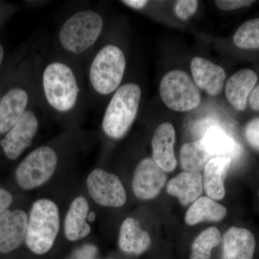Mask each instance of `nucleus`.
<instances>
[{"mask_svg":"<svg viewBox=\"0 0 259 259\" xmlns=\"http://www.w3.org/2000/svg\"><path fill=\"white\" fill-rule=\"evenodd\" d=\"M28 95L20 88L9 90L0 100V134L8 133L26 111Z\"/></svg>","mask_w":259,"mask_h":259,"instance_id":"15","label":"nucleus"},{"mask_svg":"<svg viewBox=\"0 0 259 259\" xmlns=\"http://www.w3.org/2000/svg\"><path fill=\"white\" fill-rule=\"evenodd\" d=\"M122 3L131 7V8H134V9L139 10L141 8H144L148 1H144V0H126V1H122Z\"/></svg>","mask_w":259,"mask_h":259,"instance_id":"32","label":"nucleus"},{"mask_svg":"<svg viewBox=\"0 0 259 259\" xmlns=\"http://www.w3.org/2000/svg\"><path fill=\"white\" fill-rule=\"evenodd\" d=\"M119 246L128 254L140 255L151 245V237L143 230L141 223L134 218H128L120 227Z\"/></svg>","mask_w":259,"mask_h":259,"instance_id":"20","label":"nucleus"},{"mask_svg":"<svg viewBox=\"0 0 259 259\" xmlns=\"http://www.w3.org/2000/svg\"><path fill=\"white\" fill-rule=\"evenodd\" d=\"M191 71L199 89L211 96L221 93L226 78L222 67L203 58L194 57L191 61Z\"/></svg>","mask_w":259,"mask_h":259,"instance_id":"12","label":"nucleus"},{"mask_svg":"<svg viewBox=\"0 0 259 259\" xmlns=\"http://www.w3.org/2000/svg\"><path fill=\"white\" fill-rule=\"evenodd\" d=\"M203 190L200 173L184 171L171 179L167 184L166 191L175 196L184 206L188 205L199 198Z\"/></svg>","mask_w":259,"mask_h":259,"instance_id":"18","label":"nucleus"},{"mask_svg":"<svg viewBox=\"0 0 259 259\" xmlns=\"http://www.w3.org/2000/svg\"><path fill=\"white\" fill-rule=\"evenodd\" d=\"M97 253L96 247L93 245H85L75 252L71 259H95Z\"/></svg>","mask_w":259,"mask_h":259,"instance_id":"29","label":"nucleus"},{"mask_svg":"<svg viewBox=\"0 0 259 259\" xmlns=\"http://www.w3.org/2000/svg\"><path fill=\"white\" fill-rule=\"evenodd\" d=\"M237 47L243 49H259V18L245 22L233 36Z\"/></svg>","mask_w":259,"mask_h":259,"instance_id":"25","label":"nucleus"},{"mask_svg":"<svg viewBox=\"0 0 259 259\" xmlns=\"http://www.w3.org/2000/svg\"><path fill=\"white\" fill-rule=\"evenodd\" d=\"M13 202V196L8 191L0 189V217L6 211Z\"/></svg>","mask_w":259,"mask_h":259,"instance_id":"30","label":"nucleus"},{"mask_svg":"<svg viewBox=\"0 0 259 259\" xmlns=\"http://www.w3.org/2000/svg\"><path fill=\"white\" fill-rule=\"evenodd\" d=\"M125 66V56L120 49L113 45L102 48L90 68V80L94 89L101 95L113 93L120 86Z\"/></svg>","mask_w":259,"mask_h":259,"instance_id":"5","label":"nucleus"},{"mask_svg":"<svg viewBox=\"0 0 259 259\" xmlns=\"http://www.w3.org/2000/svg\"><path fill=\"white\" fill-rule=\"evenodd\" d=\"M250 105L253 110L259 111V85L253 90L250 97Z\"/></svg>","mask_w":259,"mask_h":259,"instance_id":"31","label":"nucleus"},{"mask_svg":"<svg viewBox=\"0 0 259 259\" xmlns=\"http://www.w3.org/2000/svg\"><path fill=\"white\" fill-rule=\"evenodd\" d=\"M55 151L42 146L28 154L19 164L15 171L17 183L25 190L40 187L52 177L57 166Z\"/></svg>","mask_w":259,"mask_h":259,"instance_id":"7","label":"nucleus"},{"mask_svg":"<svg viewBox=\"0 0 259 259\" xmlns=\"http://www.w3.org/2000/svg\"><path fill=\"white\" fill-rule=\"evenodd\" d=\"M245 134L248 144L259 151V117L250 120L247 124Z\"/></svg>","mask_w":259,"mask_h":259,"instance_id":"27","label":"nucleus"},{"mask_svg":"<svg viewBox=\"0 0 259 259\" xmlns=\"http://www.w3.org/2000/svg\"><path fill=\"white\" fill-rule=\"evenodd\" d=\"M255 248V238L251 232L231 227L223 237L222 259H253Z\"/></svg>","mask_w":259,"mask_h":259,"instance_id":"14","label":"nucleus"},{"mask_svg":"<svg viewBox=\"0 0 259 259\" xmlns=\"http://www.w3.org/2000/svg\"><path fill=\"white\" fill-rule=\"evenodd\" d=\"M198 1L195 0H180L177 3L175 13L177 16L182 20L192 17L197 11Z\"/></svg>","mask_w":259,"mask_h":259,"instance_id":"26","label":"nucleus"},{"mask_svg":"<svg viewBox=\"0 0 259 259\" xmlns=\"http://www.w3.org/2000/svg\"><path fill=\"white\" fill-rule=\"evenodd\" d=\"M227 209L212 199L202 197L194 201L185 214V222L190 226L209 221L218 222L226 217Z\"/></svg>","mask_w":259,"mask_h":259,"instance_id":"22","label":"nucleus"},{"mask_svg":"<svg viewBox=\"0 0 259 259\" xmlns=\"http://www.w3.org/2000/svg\"><path fill=\"white\" fill-rule=\"evenodd\" d=\"M90 197L104 207H120L125 203L127 195L122 182L113 174L96 168L87 180Z\"/></svg>","mask_w":259,"mask_h":259,"instance_id":"8","label":"nucleus"},{"mask_svg":"<svg viewBox=\"0 0 259 259\" xmlns=\"http://www.w3.org/2000/svg\"><path fill=\"white\" fill-rule=\"evenodd\" d=\"M89 209L88 200L83 197H76L71 202L64 222L65 236L69 241H79L90 234L91 228L87 222Z\"/></svg>","mask_w":259,"mask_h":259,"instance_id":"19","label":"nucleus"},{"mask_svg":"<svg viewBox=\"0 0 259 259\" xmlns=\"http://www.w3.org/2000/svg\"><path fill=\"white\" fill-rule=\"evenodd\" d=\"M60 227L59 208L48 199L37 200L30 209L25 243L32 253H47L52 248Z\"/></svg>","mask_w":259,"mask_h":259,"instance_id":"1","label":"nucleus"},{"mask_svg":"<svg viewBox=\"0 0 259 259\" xmlns=\"http://www.w3.org/2000/svg\"><path fill=\"white\" fill-rule=\"evenodd\" d=\"M166 175L153 158H146L135 169L132 187L138 198L148 200L156 197L166 184Z\"/></svg>","mask_w":259,"mask_h":259,"instance_id":"10","label":"nucleus"},{"mask_svg":"<svg viewBox=\"0 0 259 259\" xmlns=\"http://www.w3.org/2000/svg\"><path fill=\"white\" fill-rule=\"evenodd\" d=\"M141 90L139 85L125 83L116 90L102 120V128L112 139L123 137L137 115Z\"/></svg>","mask_w":259,"mask_h":259,"instance_id":"2","label":"nucleus"},{"mask_svg":"<svg viewBox=\"0 0 259 259\" xmlns=\"http://www.w3.org/2000/svg\"><path fill=\"white\" fill-rule=\"evenodd\" d=\"M175 130L172 124L164 122L158 126L152 139L153 159L165 172H171L176 168L175 155Z\"/></svg>","mask_w":259,"mask_h":259,"instance_id":"13","label":"nucleus"},{"mask_svg":"<svg viewBox=\"0 0 259 259\" xmlns=\"http://www.w3.org/2000/svg\"><path fill=\"white\" fill-rule=\"evenodd\" d=\"M221 242L218 228L210 227L202 231L194 240L190 259H211V252Z\"/></svg>","mask_w":259,"mask_h":259,"instance_id":"24","label":"nucleus"},{"mask_svg":"<svg viewBox=\"0 0 259 259\" xmlns=\"http://www.w3.org/2000/svg\"><path fill=\"white\" fill-rule=\"evenodd\" d=\"M258 81V76L250 69H242L235 73L226 83V95L236 110H245L247 100Z\"/></svg>","mask_w":259,"mask_h":259,"instance_id":"17","label":"nucleus"},{"mask_svg":"<svg viewBox=\"0 0 259 259\" xmlns=\"http://www.w3.org/2000/svg\"><path fill=\"white\" fill-rule=\"evenodd\" d=\"M96 216H95V214L94 212L90 213V214H88V219L90 221H93L95 219Z\"/></svg>","mask_w":259,"mask_h":259,"instance_id":"34","label":"nucleus"},{"mask_svg":"<svg viewBox=\"0 0 259 259\" xmlns=\"http://www.w3.org/2000/svg\"><path fill=\"white\" fill-rule=\"evenodd\" d=\"M28 222V215L20 209L6 211L0 217V253H10L21 245Z\"/></svg>","mask_w":259,"mask_h":259,"instance_id":"11","label":"nucleus"},{"mask_svg":"<svg viewBox=\"0 0 259 259\" xmlns=\"http://www.w3.org/2000/svg\"><path fill=\"white\" fill-rule=\"evenodd\" d=\"M103 20L93 11H81L68 19L61 27L59 38L65 49L81 54L92 47L101 34Z\"/></svg>","mask_w":259,"mask_h":259,"instance_id":"3","label":"nucleus"},{"mask_svg":"<svg viewBox=\"0 0 259 259\" xmlns=\"http://www.w3.org/2000/svg\"><path fill=\"white\" fill-rule=\"evenodd\" d=\"M3 58H4V50H3V48L0 44V66H1L2 62H3Z\"/></svg>","mask_w":259,"mask_h":259,"instance_id":"33","label":"nucleus"},{"mask_svg":"<svg viewBox=\"0 0 259 259\" xmlns=\"http://www.w3.org/2000/svg\"><path fill=\"white\" fill-rule=\"evenodd\" d=\"M38 121L30 110H26L18 122L8 131L0 145L7 157L15 160L32 144L36 134Z\"/></svg>","mask_w":259,"mask_h":259,"instance_id":"9","label":"nucleus"},{"mask_svg":"<svg viewBox=\"0 0 259 259\" xmlns=\"http://www.w3.org/2000/svg\"><path fill=\"white\" fill-rule=\"evenodd\" d=\"M212 157L207 153L201 140L187 143L181 148L180 161L185 171L200 173Z\"/></svg>","mask_w":259,"mask_h":259,"instance_id":"23","label":"nucleus"},{"mask_svg":"<svg viewBox=\"0 0 259 259\" xmlns=\"http://www.w3.org/2000/svg\"><path fill=\"white\" fill-rule=\"evenodd\" d=\"M160 95L168 108L178 112H187L199 106L200 93L185 71L173 70L162 78Z\"/></svg>","mask_w":259,"mask_h":259,"instance_id":"6","label":"nucleus"},{"mask_svg":"<svg viewBox=\"0 0 259 259\" xmlns=\"http://www.w3.org/2000/svg\"><path fill=\"white\" fill-rule=\"evenodd\" d=\"M232 160L227 158H212L204 168L203 187L209 198L221 200L226 195L224 180Z\"/></svg>","mask_w":259,"mask_h":259,"instance_id":"21","label":"nucleus"},{"mask_svg":"<svg viewBox=\"0 0 259 259\" xmlns=\"http://www.w3.org/2000/svg\"><path fill=\"white\" fill-rule=\"evenodd\" d=\"M254 1L250 0H217L215 4L220 9L223 10H233L243 8V7H249L253 4Z\"/></svg>","mask_w":259,"mask_h":259,"instance_id":"28","label":"nucleus"},{"mask_svg":"<svg viewBox=\"0 0 259 259\" xmlns=\"http://www.w3.org/2000/svg\"><path fill=\"white\" fill-rule=\"evenodd\" d=\"M46 97L51 106L61 112L72 109L79 93L72 70L59 62L52 63L44 73Z\"/></svg>","mask_w":259,"mask_h":259,"instance_id":"4","label":"nucleus"},{"mask_svg":"<svg viewBox=\"0 0 259 259\" xmlns=\"http://www.w3.org/2000/svg\"><path fill=\"white\" fill-rule=\"evenodd\" d=\"M201 141L212 158H227L233 161L241 153L239 144L226 131L217 126L207 130Z\"/></svg>","mask_w":259,"mask_h":259,"instance_id":"16","label":"nucleus"}]
</instances>
